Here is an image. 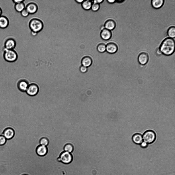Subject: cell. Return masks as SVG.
Masks as SVG:
<instances>
[{
  "instance_id": "cell-1",
  "label": "cell",
  "mask_w": 175,
  "mask_h": 175,
  "mask_svg": "<svg viewBox=\"0 0 175 175\" xmlns=\"http://www.w3.org/2000/svg\"><path fill=\"white\" fill-rule=\"evenodd\" d=\"M175 44L174 39L168 37L163 40L159 48L162 54L166 56H170L174 52Z\"/></svg>"
},
{
  "instance_id": "cell-2",
  "label": "cell",
  "mask_w": 175,
  "mask_h": 175,
  "mask_svg": "<svg viewBox=\"0 0 175 175\" xmlns=\"http://www.w3.org/2000/svg\"><path fill=\"white\" fill-rule=\"evenodd\" d=\"M29 26L31 31L38 33L43 29V23L40 19L34 18L30 21Z\"/></svg>"
},
{
  "instance_id": "cell-3",
  "label": "cell",
  "mask_w": 175,
  "mask_h": 175,
  "mask_svg": "<svg viewBox=\"0 0 175 175\" xmlns=\"http://www.w3.org/2000/svg\"><path fill=\"white\" fill-rule=\"evenodd\" d=\"M3 51L4 58L6 61L13 62L17 60L18 55L14 49H7L4 48Z\"/></svg>"
},
{
  "instance_id": "cell-4",
  "label": "cell",
  "mask_w": 175,
  "mask_h": 175,
  "mask_svg": "<svg viewBox=\"0 0 175 175\" xmlns=\"http://www.w3.org/2000/svg\"><path fill=\"white\" fill-rule=\"evenodd\" d=\"M142 138L144 141L148 144H151L155 141L156 138V135L153 131L148 130L144 133Z\"/></svg>"
},
{
  "instance_id": "cell-5",
  "label": "cell",
  "mask_w": 175,
  "mask_h": 175,
  "mask_svg": "<svg viewBox=\"0 0 175 175\" xmlns=\"http://www.w3.org/2000/svg\"><path fill=\"white\" fill-rule=\"evenodd\" d=\"M59 159L61 162L66 164L71 163L73 160L72 154L66 151H64L61 154Z\"/></svg>"
},
{
  "instance_id": "cell-6",
  "label": "cell",
  "mask_w": 175,
  "mask_h": 175,
  "mask_svg": "<svg viewBox=\"0 0 175 175\" xmlns=\"http://www.w3.org/2000/svg\"><path fill=\"white\" fill-rule=\"evenodd\" d=\"M39 88L38 85L34 83L29 84L26 91L28 95L33 96L36 95L38 93Z\"/></svg>"
},
{
  "instance_id": "cell-7",
  "label": "cell",
  "mask_w": 175,
  "mask_h": 175,
  "mask_svg": "<svg viewBox=\"0 0 175 175\" xmlns=\"http://www.w3.org/2000/svg\"><path fill=\"white\" fill-rule=\"evenodd\" d=\"M29 85L28 81L25 79L19 80L17 83V87L18 90L22 92H26Z\"/></svg>"
},
{
  "instance_id": "cell-8",
  "label": "cell",
  "mask_w": 175,
  "mask_h": 175,
  "mask_svg": "<svg viewBox=\"0 0 175 175\" xmlns=\"http://www.w3.org/2000/svg\"><path fill=\"white\" fill-rule=\"evenodd\" d=\"M148 54L145 52H142L139 55L138 59L139 63L141 65H145L148 62L149 60Z\"/></svg>"
},
{
  "instance_id": "cell-9",
  "label": "cell",
  "mask_w": 175,
  "mask_h": 175,
  "mask_svg": "<svg viewBox=\"0 0 175 175\" xmlns=\"http://www.w3.org/2000/svg\"><path fill=\"white\" fill-rule=\"evenodd\" d=\"M106 51L110 54L115 53L118 50V47L117 45L113 43H110L106 45Z\"/></svg>"
},
{
  "instance_id": "cell-10",
  "label": "cell",
  "mask_w": 175,
  "mask_h": 175,
  "mask_svg": "<svg viewBox=\"0 0 175 175\" xmlns=\"http://www.w3.org/2000/svg\"><path fill=\"white\" fill-rule=\"evenodd\" d=\"M16 45V42L13 38L7 39L4 44V48L7 49H14Z\"/></svg>"
},
{
  "instance_id": "cell-11",
  "label": "cell",
  "mask_w": 175,
  "mask_h": 175,
  "mask_svg": "<svg viewBox=\"0 0 175 175\" xmlns=\"http://www.w3.org/2000/svg\"><path fill=\"white\" fill-rule=\"evenodd\" d=\"M29 14H33L36 13L38 9V7L34 3H30L28 4L25 8Z\"/></svg>"
},
{
  "instance_id": "cell-12",
  "label": "cell",
  "mask_w": 175,
  "mask_h": 175,
  "mask_svg": "<svg viewBox=\"0 0 175 175\" xmlns=\"http://www.w3.org/2000/svg\"><path fill=\"white\" fill-rule=\"evenodd\" d=\"M14 131L13 129L10 127L6 128L4 131L2 135L7 140L12 138L14 135Z\"/></svg>"
},
{
  "instance_id": "cell-13",
  "label": "cell",
  "mask_w": 175,
  "mask_h": 175,
  "mask_svg": "<svg viewBox=\"0 0 175 175\" xmlns=\"http://www.w3.org/2000/svg\"><path fill=\"white\" fill-rule=\"evenodd\" d=\"M101 38L105 40H107L109 39L111 36V31L104 28L102 30L100 33Z\"/></svg>"
},
{
  "instance_id": "cell-14",
  "label": "cell",
  "mask_w": 175,
  "mask_h": 175,
  "mask_svg": "<svg viewBox=\"0 0 175 175\" xmlns=\"http://www.w3.org/2000/svg\"><path fill=\"white\" fill-rule=\"evenodd\" d=\"M104 26L105 28L111 31L115 28L116 26V24L114 20L108 19L106 21Z\"/></svg>"
},
{
  "instance_id": "cell-15",
  "label": "cell",
  "mask_w": 175,
  "mask_h": 175,
  "mask_svg": "<svg viewBox=\"0 0 175 175\" xmlns=\"http://www.w3.org/2000/svg\"><path fill=\"white\" fill-rule=\"evenodd\" d=\"M92 63L91 58L88 56H85L82 58L81 64V65L86 67H89L90 66Z\"/></svg>"
},
{
  "instance_id": "cell-16",
  "label": "cell",
  "mask_w": 175,
  "mask_h": 175,
  "mask_svg": "<svg viewBox=\"0 0 175 175\" xmlns=\"http://www.w3.org/2000/svg\"><path fill=\"white\" fill-rule=\"evenodd\" d=\"M9 24L8 19L4 16H0V28L4 29L6 28Z\"/></svg>"
},
{
  "instance_id": "cell-17",
  "label": "cell",
  "mask_w": 175,
  "mask_h": 175,
  "mask_svg": "<svg viewBox=\"0 0 175 175\" xmlns=\"http://www.w3.org/2000/svg\"><path fill=\"white\" fill-rule=\"evenodd\" d=\"M132 140L134 143L137 145H140L143 141L142 136L140 133H135L132 136Z\"/></svg>"
},
{
  "instance_id": "cell-18",
  "label": "cell",
  "mask_w": 175,
  "mask_h": 175,
  "mask_svg": "<svg viewBox=\"0 0 175 175\" xmlns=\"http://www.w3.org/2000/svg\"><path fill=\"white\" fill-rule=\"evenodd\" d=\"M47 148L46 146L40 145L37 148L36 152L37 154L39 156H43L46 155L47 152Z\"/></svg>"
},
{
  "instance_id": "cell-19",
  "label": "cell",
  "mask_w": 175,
  "mask_h": 175,
  "mask_svg": "<svg viewBox=\"0 0 175 175\" xmlns=\"http://www.w3.org/2000/svg\"><path fill=\"white\" fill-rule=\"evenodd\" d=\"M164 1V0H152L151 1V4L153 8L158 9L163 6Z\"/></svg>"
},
{
  "instance_id": "cell-20",
  "label": "cell",
  "mask_w": 175,
  "mask_h": 175,
  "mask_svg": "<svg viewBox=\"0 0 175 175\" xmlns=\"http://www.w3.org/2000/svg\"><path fill=\"white\" fill-rule=\"evenodd\" d=\"M92 3V0H84L81 3L82 7L84 9L88 10L91 9Z\"/></svg>"
},
{
  "instance_id": "cell-21",
  "label": "cell",
  "mask_w": 175,
  "mask_h": 175,
  "mask_svg": "<svg viewBox=\"0 0 175 175\" xmlns=\"http://www.w3.org/2000/svg\"><path fill=\"white\" fill-rule=\"evenodd\" d=\"M167 34L169 37L173 38L175 37V27L174 26L170 27L168 29Z\"/></svg>"
},
{
  "instance_id": "cell-22",
  "label": "cell",
  "mask_w": 175,
  "mask_h": 175,
  "mask_svg": "<svg viewBox=\"0 0 175 175\" xmlns=\"http://www.w3.org/2000/svg\"><path fill=\"white\" fill-rule=\"evenodd\" d=\"M14 8L15 10L18 12H20L25 8V5L23 2L15 4Z\"/></svg>"
},
{
  "instance_id": "cell-23",
  "label": "cell",
  "mask_w": 175,
  "mask_h": 175,
  "mask_svg": "<svg viewBox=\"0 0 175 175\" xmlns=\"http://www.w3.org/2000/svg\"><path fill=\"white\" fill-rule=\"evenodd\" d=\"M97 49L100 53H103L106 51V45L103 43H100L97 46Z\"/></svg>"
},
{
  "instance_id": "cell-24",
  "label": "cell",
  "mask_w": 175,
  "mask_h": 175,
  "mask_svg": "<svg viewBox=\"0 0 175 175\" xmlns=\"http://www.w3.org/2000/svg\"><path fill=\"white\" fill-rule=\"evenodd\" d=\"M74 150V147L70 143L66 144L64 147L65 151L67 152L70 153L73 152Z\"/></svg>"
},
{
  "instance_id": "cell-25",
  "label": "cell",
  "mask_w": 175,
  "mask_h": 175,
  "mask_svg": "<svg viewBox=\"0 0 175 175\" xmlns=\"http://www.w3.org/2000/svg\"><path fill=\"white\" fill-rule=\"evenodd\" d=\"M99 4L92 2L91 8V9L92 11L94 12L97 11L99 9Z\"/></svg>"
},
{
  "instance_id": "cell-26",
  "label": "cell",
  "mask_w": 175,
  "mask_h": 175,
  "mask_svg": "<svg viewBox=\"0 0 175 175\" xmlns=\"http://www.w3.org/2000/svg\"><path fill=\"white\" fill-rule=\"evenodd\" d=\"M40 145L46 146L48 143V139L45 138H42L40 141Z\"/></svg>"
},
{
  "instance_id": "cell-27",
  "label": "cell",
  "mask_w": 175,
  "mask_h": 175,
  "mask_svg": "<svg viewBox=\"0 0 175 175\" xmlns=\"http://www.w3.org/2000/svg\"><path fill=\"white\" fill-rule=\"evenodd\" d=\"M20 13L22 16L24 17H26L29 14L25 8L22 10Z\"/></svg>"
},
{
  "instance_id": "cell-28",
  "label": "cell",
  "mask_w": 175,
  "mask_h": 175,
  "mask_svg": "<svg viewBox=\"0 0 175 175\" xmlns=\"http://www.w3.org/2000/svg\"><path fill=\"white\" fill-rule=\"evenodd\" d=\"M7 139L3 135H0V145H3L6 143Z\"/></svg>"
},
{
  "instance_id": "cell-29",
  "label": "cell",
  "mask_w": 175,
  "mask_h": 175,
  "mask_svg": "<svg viewBox=\"0 0 175 175\" xmlns=\"http://www.w3.org/2000/svg\"><path fill=\"white\" fill-rule=\"evenodd\" d=\"M79 71L82 73H86L88 70V67L81 65L79 68Z\"/></svg>"
},
{
  "instance_id": "cell-30",
  "label": "cell",
  "mask_w": 175,
  "mask_h": 175,
  "mask_svg": "<svg viewBox=\"0 0 175 175\" xmlns=\"http://www.w3.org/2000/svg\"><path fill=\"white\" fill-rule=\"evenodd\" d=\"M141 147L143 148H145L148 146V144L144 141H143L140 144Z\"/></svg>"
},
{
  "instance_id": "cell-31",
  "label": "cell",
  "mask_w": 175,
  "mask_h": 175,
  "mask_svg": "<svg viewBox=\"0 0 175 175\" xmlns=\"http://www.w3.org/2000/svg\"><path fill=\"white\" fill-rule=\"evenodd\" d=\"M103 0H92V3H96L98 4H100L101 3Z\"/></svg>"
},
{
  "instance_id": "cell-32",
  "label": "cell",
  "mask_w": 175,
  "mask_h": 175,
  "mask_svg": "<svg viewBox=\"0 0 175 175\" xmlns=\"http://www.w3.org/2000/svg\"><path fill=\"white\" fill-rule=\"evenodd\" d=\"M12 1L13 3H14L15 4H16L22 2H23L24 1L23 0H13Z\"/></svg>"
},
{
  "instance_id": "cell-33",
  "label": "cell",
  "mask_w": 175,
  "mask_h": 175,
  "mask_svg": "<svg viewBox=\"0 0 175 175\" xmlns=\"http://www.w3.org/2000/svg\"><path fill=\"white\" fill-rule=\"evenodd\" d=\"M156 53L157 54V55L159 56L160 55L162 54V53L159 48H158L156 50Z\"/></svg>"
},
{
  "instance_id": "cell-34",
  "label": "cell",
  "mask_w": 175,
  "mask_h": 175,
  "mask_svg": "<svg viewBox=\"0 0 175 175\" xmlns=\"http://www.w3.org/2000/svg\"><path fill=\"white\" fill-rule=\"evenodd\" d=\"M38 33L36 32L31 31V34L33 36H36L37 35Z\"/></svg>"
},
{
  "instance_id": "cell-35",
  "label": "cell",
  "mask_w": 175,
  "mask_h": 175,
  "mask_svg": "<svg viewBox=\"0 0 175 175\" xmlns=\"http://www.w3.org/2000/svg\"><path fill=\"white\" fill-rule=\"evenodd\" d=\"M108 3L110 4H112L115 3L116 1L115 0H107Z\"/></svg>"
},
{
  "instance_id": "cell-36",
  "label": "cell",
  "mask_w": 175,
  "mask_h": 175,
  "mask_svg": "<svg viewBox=\"0 0 175 175\" xmlns=\"http://www.w3.org/2000/svg\"><path fill=\"white\" fill-rule=\"evenodd\" d=\"M125 1L124 0H116V2L117 3H119V4H120L122 3L124 1Z\"/></svg>"
},
{
  "instance_id": "cell-37",
  "label": "cell",
  "mask_w": 175,
  "mask_h": 175,
  "mask_svg": "<svg viewBox=\"0 0 175 175\" xmlns=\"http://www.w3.org/2000/svg\"><path fill=\"white\" fill-rule=\"evenodd\" d=\"M76 2L79 3H81L84 1V0H75Z\"/></svg>"
},
{
  "instance_id": "cell-38",
  "label": "cell",
  "mask_w": 175,
  "mask_h": 175,
  "mask_svg": "<svg viewBox=\"0 0 175 175\" xmlns=\"http://www.w3.org/2000/svg\"><path fill=\"white\" fill-rule=\"evenodd\" d=\"M2 13V11L0 7V16H1Z\"/></svg>"
},
{
  "instance_id": "cell-39",
  "label": "cell",
  "mask_w": 175,
  "mask_h": 175,
  "mask_svg": "<svg viewBox=\"0 0 175 175\" xmlns=\"http://www.w3.org/2000/svg\"><path fill=\"white\" fill-rule=\"evenodd\" d=\"M27 175V174H24V175Z\"/></svg>"
}]
</instances>
